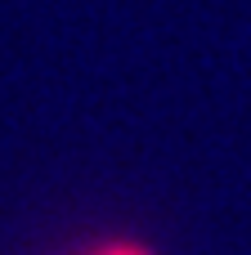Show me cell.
I'll use <instances>...</instances> for the list:
<instances>
[{
    "instance_id": "obj_1",
    "label": "cell",
    "mask_w": 251,
    "mask_h": 255,
    "mask_svg": "<svg viewBox=\"0 0 251 255\" xmlns=\"http://www.w3.org/2000/svg\"><path fill=\"white\" fill-rule=\"evenodd\" d=\"M72 255H157V247L144 238H130V233H103V238L81 242Z\"/></svg>"
}]
</instances>
